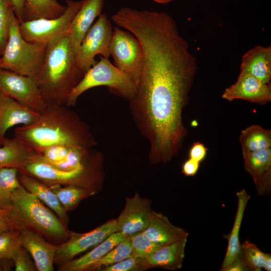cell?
<instances>
[{
    "label": "cell",
    "instance_id": "obj_44",
    "mask_svg": "<svg viewBox=\"0 0 271 271\" xmlns=\"http://www.w3.org/2000/svg\"><path fill=\"white\" fill-rule=\"evenodd\" d=\"M0 217L6 220L8 222V223H9L11 224L9 217H8V214L4 211L1 210V209H0Z\"/></svg>",
    "mask_w": 271,
    "mask_h": 271
},
{
    "label": "cell",
    "instance_id": "obj_25",
    "mask_svg": "<svg viewBox=\"0 0 271 271\" xmlns=\"http://www.w3.org/2000/svg\"><path fill=\"white\" fill-rule=\"evenodd\" d=\"M237 208L232 230L229 234L224 235L228 240L226 252L221 265L222 271L234 258L240 249L239 231L245 208L250 199V196L245 189L236 192Z\"/></svg>",
    "mask_w": 271,
    "mask_h": 271
},
{
    "label": "cell",
    "instance_id": "obj_24",
    "mask_svg": "<svg viewBox=\"0 0 271 271\" xmlns=\"http://www.w3.org/2000/svg\"><path fill=\"white\" fill-rule=\"evenodd\" d=\"M0 147V169L15 168L21 171L37 155L15 138L7 139Z\"/></svg>",
    "mask_w": 271,
    "mask_h": 271
},
{
    "label": "cell",
    "instance_id": "obj_35",
    "mask_svg": "<svg viewBox=\"0 0 271 271\" xmlns=\"http://www.w3.org/2000/svg\"><path fill=\"white\" fill-rule=\"evenodd\" d=\"M144 259L131 255L118 262L100 268L101 271H141L147 269Z\"/></svg>",
    "mask_w": 271,
    "mask_h": 271
},
{
    "label": "cell",
    "instance_id": "obj_39",
    "mask_svg": "<svg viewBox=\"0 0 271 271\" xmlns=\"http://www.w3.org/2000/svg\"><path fill=\"white\" fill-rule=\"evenodd\" d=\"M208 150V149L202 143L195 142L189 151V158L200 163L205 158Z\"/></svg>",
    "mask_w": 271,
    "mask_h": 271
},
{
    "label": "cell",
    "instance_id": "obj_36",
    "mask_svg": "<svg viewBox=\"0 0 271 271\" xmlns=\"http://www.w3.org/2000/svg\"><path fill=\"white\" fill-rule=\"evenodd\" d=\"M64 145H53L44 149L36 158L49 164H54L63 160L70 148Z\"/></svg>",
    "mask_w": 271,
    "mask_h": 271
},
{
    "label": "cell",
    "instance_id": "obj_17",
    "mask_svg": "<svg viewBox=\"0 0 271 271\" xmlns=\"http://www.w3.org/2000/svg\"><path fill=\"white\" fill-rule=\"evenodd\" d=\"M20 232L22 246L31 255L37 270H54L58 245L46 241L42 235L29 229Z\"/></svg>",
    "mask_w": 271,
    "mask_h": 271
},
{
    "label": "cell",
    "instance_id": "obj_13",
    "mask_svg": "<svg viewBox=\"0 0 271 271\" xmlns=\"http://www.w3.org/2000/svg\"><path fill=\"white\" fill-rule=\"evenodd\" d=\"M152 201L142 198L136 192L126 197L124 207L116 219L118 231L129 237L143 232L148 227L152 215Z\"/></svg>",
    "mask_w": 271,
    "mask_h": 271
},
{
    "label": "cell",
    "instance_id": "obj_30",
    "mask_svg": "<svg viewBox=\"0 0 271 271\" xmlns=\"http://www.w3.org/2000/svg\"><path fill=\"white\" fill-rule=\"evenodd\" d=\"M131 255V246L129 238L127 237L96 262L89 270H99L102 267L118 262Z\"/></svg>",
    "mask_w": 271,
    "mask_h": 271
},
{
    "label": "cell",
    "instance_id": "obj_27",
    "mask_svg": "<svg viewBox=\"0 0 271 271\" xmlns=\"http://www.w3.org/2000/svg\"><path fill=\"white\" fill-rule=\"evenodd\" d=\"M239 142L242 150L256 151L271 148V130L252 124L241 130Z\"/></svg>",
    "mask_w": 271,
    "mask_h": 271
},
{
    "label": "cell",
    "instance_id": "obj_5",
    "mask_svg": "<svg viewBox=\"0 0 271 271\" xmlns=\"http://www.w3.org/2000/svg\"><path fill=\"white\" fill-rule=\"evenodd\" d=\"M47 44L26 41L21 35L19 21L12 20L9 37L0 57L1 69L36 79L42 66Z\"/></svg>",
    "mask_w": 271,
    "mask_h": 271
},
{
    "label": "cell",
    "instance_id": "obj_22",
    "mask_svg": "<svg viewBox=\"0 0 271 271\" xmlns=\"http://www.w3.org/2000/svg\"><path fill=\"white\" fill-rule=\"evenodd\" d=\"M18 178L25 189L51 209L67 225L69 222L67 212L63 209L56 195L49 186L31 176L19 172Z\"/></svg>",
    "mask_w": 271,
    "mask_h": 271
},
{
    "label": "cell",
    "instance_id": "obj_37",
    "mask_svg": "<svg viewBox=\"0 0 271 271\" xmlns=\"http://www.w3.org/2000/svg\"><path fill=\"white\" fill-rule=\"evenodd\" d=\"M12 260L16 271H35L37 268L34 261H32L27 253V251L22 246L14 254Z\"/></svg>",
    "mask_w": 271,
    "mask_h": 271
},
{
    "label": "cell",
    "instance_id": "obj_33",
    "mask_svg": "<svg viewBox=\"0 0 271 271\" xmlns=\"http://www.w3.org/2000/svg\"><path fill=\"white\" fill-rule=\"evenodd\" d=\"M22 246L20 230L13 229L0 233V260H12Z\"/></svg>",
    "mask_w": 271,
    "mask_h": 271
},
{
    "label": "cell",
    "instance_id": "obj_28",
    "mask_svg": "<svg viewBox=\"0 0 271 271\" xmlns=\"http://www.w3.org/2000/svg\"><path fill=\"white\" fill-rule=\"evenodd\" d=\"M49 186L66 212L74 209L82 200L97 193L90 189L72 185Z\"/></svg>",
    "mask_w": 271,
    "mask_h": 271
},
{
    "label": "cell",
    "instance_id": "obj_40",
    "mask_svg": "<svg viewBox=\"0 0 271 271\" xmlns=\"http://www.w3.org/2000/svg\"><path fill=\"white\" fill-rule=\"evenodd\" d=\"M199 166V162L189 158L183 164L182 172L186 176H194L197 174Z\"/></svg>",
    "mask_w": 271,
    "mask_h": 271
},
{
    "label": "cell",
    "instance_id": "obj_41",
    "mask_svg": "<svg viewBox=\"0 0 271 271\" xmlns=\"http://www.w3.org/2000/svg\"><path fill=\"white\" fill-rule=\"evenodd\" d=\"M13 5L14 12L19 22L24 21L25 0H10Z\"/></svg>",
    "mask_w": 271,
    "mask_h": 271
},
{
    "label": "cell",
    "instance_id": "obj_15",
    "mask_svg": "<svg viewBox=\"0 0 271 271\" xmlns=\"http://www.w3.org/2000/svg\"><path fill=\"white\" fill-rule=\"evenodd\" d=\"M244 168L251 176L257 194L268 195L271 189V148L250 152L242 150Z\"/></svg>",
    "mask_w": 271,
    "mask_h": 271
},
{
    "label": "cell",
    "instance_id": "obj_8",
    "mask_svg": "<svg viewBox=\"0 0 271 271\" xmlns=\"http://www.w3.org/2000/svg\"><path fill=\"white\" fill-rule=\"evenodd\" d=\"M82 1L66 0L65 10L59 17L19 22L22 37L27 41L48 44L68 33L71 23L79 10Z\"/></svg>",
    "mask_w": 271,
    "mask_h": 271
},
{
    "label": "cell",
    "instance_id": "obj_6",
    "mask_svg": "<svg viewBox=\"0 0 271 271\" xmlns=\"http://www.w3.org/2000/svg\"><path fill=\"white\" fill-rule=\"evenodd\" d=\"M103 162L81 169L63 171L35 157L19 172L31 176L48 186L72 185L97 192L104 181Z\"/></svg>",
    "mask_w": 271,
    "mask_h": 271
},
{
    "label": "cell",
    "instance_id": "obj_38",
    "mask_svg": "<svg viewBox=\"0 0 271 271\" xmlns=\"http://www.w3.org/2000/svg\"><path fill=\"white\" fill-rule=\"evenodd\" d=\"M253 268L246 259L242 250L240 251L233 260L222 271H252Z\"/></svg>",
    "mask_w": 271,
    "mask_h": 271
},
{
    "label": "cell",
    "instance_id": "obj_14",
    "mask_svg": "<svg viewBox=\"0 0 271 271\" xmlns=\"http://www.w3.org/2000/svg\"><path fill=\"white\" fill-rule=\"evenodd\" d=\"M221 97L229 101L242 99L264 105L271 100V84L264 83L248 74L240 72L236 81L224 90Z\"/></svg>",
    "mask_w": 271,
    "mask_h": 271
},
{
    "label": "cell",
    "instance_id": "obj_9",
    "mask_svg": "<svg viewBox=\"0 0 271 271\" xmlns=\"http://www.w3.org/2000/svg\"><path fill=\"white\" fill-rule=\"evenodd\" d=\"M113 65L138 84L143 64V52L138 39L131 32L113 28L109 46Z\"/></svg>",
    "mask_w": 271,
    "mask_h": 271
},
{
    "label": "cell",
    "instance_id": "obj_18",
    "mask_svg": "<svg viewBox=\"0 0 271 271\" xmlns=\"http://www.w3.org/2000/svg\"><path fill=\"white\" fill-rule=\"evenodd\" d=\"M39 115L40 112L0 93V145L6 139L5 134L9 128L18 124H30Z\"/></svg>",
    "mask_w": 271,
    "mask_h": 271
},
{
    "label": "cell",
    "instance_id": "obj_42",
    "mask_svg": "<svg viewBox=\"0 0 271 271\" xmlns=\"http://www.w3.org/2000/svg\"><path fill=\"white\" fill-rule=\"evenodd\" d=\"M264 269L266 271L271 270V254L268 253H264V257L263 263Z\"/></svg>",
    "mask_w": 271,
    "mask_h": 271
},
{
    "label": "cell",
    "instance_id": "obj_3",
    "mask_svg": "<svg viewBox=\"0 0 271 271\" xmlns=\"http://www.w3.org/2000/svg\"><path fill=\"white\" fill-rule=\"evenodd\" d=\"M67 33L47 45L36 79L46 105H65L69 95L85 73L76 63Z\"/></svg>",
    "mask_w": 271,
    "mask_h": 271
},
{
    "label": "cell",
    "instance_id": "obj_46",
    "mask_svg": "<svg viewBox=\"0 0 271 271\" xmlns=\"http://www.w3.org/2000/svg\"><path fill=\"white\" fill-rule=\"evenodd\" d=\"M1 59H0V68H1Z\"/></svg>",
    "mask_w": 271,
    "mask_h": 271
},
{
    "label": "cell",
    "instance_id": "obj_10",
    "mask_svg": "<svg viewBox=\"0 0 271 271\" xmlns=\"http://www.w3.org/2000/svg\"><path fill=\"white\" fill-rule=\"evenodd\" d=\"M111 22L101 14L84 36L76 56L78 67L85 73L97 61L95 57L100 55L109 58V46L113 32Z\"/></svg>",
    "mask_w": 271,
    "mask_h": 271
},
{
    "label": "cell",
    "instance_id": "obj_20",
    "mask_svg": "<svg viewBox=\"0 0 271 271\" xmlns=\"http://www.w3.org/2000/svg\"><path fill=\"white\" fill-rule=\"evenodd\" d=\"M187 237L160 247L144 259L148 269L158 267L168 270L180 269L185 257Z\"/></svg>",
    "mask_w": 271,
    "mask_h": 271
},
{
    "label": "cell",
    "instance_id": "obj_23",
    "mask_svg": "<svg viewBox=\"0 0 271 271\" xmlns=\"http://www.w3.org/2000/svg\"><path fill=\"white\" fill-rule=\"evenodd\" d=\"M143 232L150 239L162 245L188 237L189 235L184 229L173 224L167 216L154 211L148 227Z\"/></svg>",
    "mask_w": 271,
    "mask_h": 271
},
{
    "label": "cell",
    "instance_id": "obj_21",
    "mask_svg": "<svg viewBox=\"0 0 271 271\" xmlns=\"http://www.w3.org/2000/svg\"><path fill=\"white\" fill-rule=\"evenodd\" d=\"M126 237L127 236L120 231L113 233L82 256L74 258L60 265L59 270H89L96 262Z\"/></svg>",
    "mask_w": 271,
    "mask_h": 271
},
{
    "label": "cell",
    "instance_id": "obj_47",
    "mask_svg": "<svg viewBox=\"0 0 271 271\" xmlns=\"http://www.w3.org/2000/svg\"><path fill=\"white\" fill-rule=\"evenodd\" d=\"M54 1H57V0H54Z\"/></svg>",
    "mask_w": 271,
    "mask_h": 271
},
{
    "label": "cell",
    "instance_id": "obj_34",
    "mask_svg": "<svg viewBox=\"0 0 271 271\" xmlns=\"http://www.w3.org/2000/svg\"><path fill=\"white\" fill-rule=\"evenodd\" d=\"M240 248L253 271L261 270L265 252L261 251L255 244L248 240H245L241 244Z\"/></svg>",
    "mask_w": 271,
    "mask_h": 271
},
{
    "label": "cell",
    "instance_id": "obj_32",
    "mask_svg": "<svg viewBox=\"0 0 271 271\" xmlns=\"http://www.w3.org/2000/svg\"><path fill=\"white\" fill-rule=\"evenodd\" d=\"M16 16L10 0H0V57L7 43L12 20Z\"/></svg>",
    "mask_w": 271,
    "mask_h": 271
},
{
    "label": "cell",
    "instance_id": "obj_31",
    "mask_svg": "<svg viewBox=\"0 0 271 271\" xmlns=\"http://www.w3.org/2000/svg\"><path fill=\"white\" fill-rule=\"evenodd\" d=\"M130 240L132 255L146 259L164 245L155 242L142 232L128 237Z\"/></svg>",
    "mask_w": 271,
    "mask_h": 271
},
{
    "label": "cell",
    "instance_id": "obj_43",
    "mask_svg": "<svg viewBox=\"0 0 271 271\" xmlns=\"http://www.w3.org/2000/svg\"><path fill=\"white\" fill-rule=\"evenodd\" d=\"M13 229L14 228L6 220L0 217V233Z\"/></svg>",
    "mask_w": 271,
    "mask_h": 271
},
{
    "label": "cell",
    "instance_id": "obj_2",
    "mask_svg": "<svg viewBox=\"0 0 271 271\" xmlns=\"http://www.w3.org/2000/svg\"><path fill=\"white\" fill-rule=\"evenodd\" d=\"M14 138L37 154L53 145L94 148L97 144L88 125L66 105H47L35 122L16 128Z\"/></svg>",
    "mask_w": 271,
    "mask_h": 271
},
{
    "label": "cell",
    "instance_id": "obj_1",
    "mask_svg": "<svg viewBox=\"0 0 271 271\" xmlns=\"http://www.w3.org/2000/svg\"><path fill=\"white\" fill-rule=\"evenodd\" d=\"M136 37L143 49V64L129 109L149 144V161L166 164L177 156L188 134L182 112L189 103L197 60L174 27L149 26Z\"/></svg>",
    "mask_w": 271,
    "mask_h": 271
},
{
    "label": "cell",
    "instance_id": "obj_4",
    "mask_svg": "<svg viewBox=\"0 0 271 271\" xmlns=\"http://www.w3.org/2000/svg\"><path fill=\"white\" fill-rule=\"evenodd\" d=\"M11 202L8 215L14 229L30 230L58 244L68 239L70 231L67 225L22 186L14 191Z\"/></svg>",
    "mask_w": 271,
    "mask_h": 271
},
{
    "label": "cell",
    "instance_id": "obj_26",
    "mask_svg": "<svg viewBox=\"0 0 271 271\" xmlns=\"http://www.w3.org/2000/svg\"><path fill=\"white\" fill-rule=\"evenodd\" d=\"M65 6L54 0H25L24 21L55 18L63 13Z\"/></svg>",
    "mask_w": 271,
    "mask_h": 271
},
{
    "label": "cell",
    "instance_id": "obj_7",
    "mask_svg": "<svg viewBox=\"0 0 271 271\" xmlns=\"http://www.w3.org/2000/svg\"><path fill=\"white\" fill-rule=\"evenodd\" d=\"M100 86H106L128 100L133 96L137 88L136 83L127 74L111 64L108 58L101 56L73 89L65 105L69 107L75 105L81 94Z\"/></svg>",
    "mask_w": 271,
    "mask_h": 271
},
{
    "label": "cell",
    "instance_id": "obj_12",
    "mask_svg": "<svg viewBox=\"0 0 271 271\" xmlns=\"http://www.w3.org/2000/svg\"><path fill=\"white\" fill-rule=\"evenodd\" d=\"M117 231L116 219L109 220L86 233L70 231L68 239L58 245L54 263L61 265L69 261Z\"/></svg>",
    "mask_w": 271,
    "mask_h": 271
},
{
    "label": "cell",
    "instance_id": "obj_19",
    "mask_svg": "<svg viewBox=\"0 0 271 271\" xmlns=\"http://www.w3.org/2000/svg\"><path fill=\"white\" fill-rule=\"evenodd\" d=\"M240 72L248 74L260 81L270 83L271 46L257 45L242 56Z\"/></svg>",
    "mask_w": 271,
    "mask_h": 271
},
{
    "label": "cell",
    "instance_id": "obj_11",
    "mask_svg": "<svg viewBox=\"0 0 271 271\" xmlns=\"http://www.w3.org/2000/svg\"><path fill=\"white\" fill-rule=\"evenodd\" d=\"M0 93L38 112L47 106L35 78L1 68Z\"/></svg>",
    "mask_w": 271,
    "mask_h": 271
},
{
    "label": "cell",
    "instance_id": "obj_16",
    "mask_svg": "<svg viewBox=\"0 0 271 271\" xmlns=\"http://www.w3.org/2000/svg\"><path fill=\"white\" fill-rule=\"evenodd\" d=\"M81 6L73 18L67 35L70 47L76 56L84 36L95 19L101 14L104 0H82Z\"/></svg>",
    "mask_w": 271,
    "mask_h": 271
},
{
    "label": "cell",
    "instance_id": "obj_29",
    "mask_svg": "<svg viewBox=\"0 0 271 271\" xmlns=\"http://www.w3.org/2000/svg\"><path fill=\"white\" fill-rule=\"evenodd\" d=\"M18 173L15 168L0 169V209L7 214L11 209L13 193L22 186Z\"/></svg>",
    "mask_w": 271,
    "mask_h": 271
},
{
    "label": "cell",
    "instance_id": "obj_45",
    "mask_svg": "<svg viewBox=\"0 0 271 271\" xmlns=\"http://www.w3.org/2000/svg\"><path fill=\"white\" fill-rule=\"evenodd\" d=\"M153 1L160 4H167L173 0H153Z\"/></svg>",
    "mask_w": 271,
    "mask_h": 271
}]
</instances>
